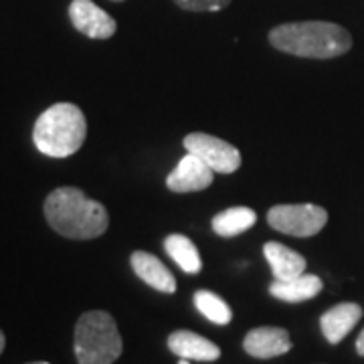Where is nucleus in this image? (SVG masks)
I'll list each match as a JSON object with an SVG mask.
<instances>
[{
  "label": "nucleus",
  "instance_id": "nucleus-1",
  "mask_svg": "<svg viewBox=\"0 0 364 364\" xmlns=\"http://www.w3.org/2000/svg\"><path fill=\"white\" fill-rule=\"evenodd\" d=\"M45 219L53 227V231L77 241L102 237L109 225L104 205L90 198L75 186L55 188L47 196Z\"/></svg>",
  "mask_w": 364,
  "mask_h": 364
},
{
  "label": "nucleus",
  "instance_id": "nucleus-2",
  "mask_svg": "<svg viewBox=\"0 0 364 364\" xmlns=\"http://www.w3.org/2000/svg\"><path fill=\"white\" fill-rule=\"evenodd\" d=\"M269 43L277 51L306 59H334L350 51L352 37L346 28L326 21L286 23L269 33Z\"/></svg>",
  "mask_w": 364,
  "mask_h": 364
},
{
  "label": "nucleus",
  "instance_id": "nucleus-3",
  "mask_svg": "<svg viewBox=\"0 0 364 364\" xmlns=\"http://www.w3.org/2000/svg\"><path fill=\"white\" fill-rule=\"evenodd\" d=\"M87 122L75 104L51 105L45 109L33 128V142L41 154L51 158L73 156L85 142Z\"/></svg>",
  "mask_w": 364,
  "mask_h": 364
},
{
  "label": "nucleus",
  "instance_id": "nucleus-4",
  "mask_svg": "<svg viewBox=\"0 0 364 364\" xmlns=\"http://www.w3.org/2000/svg\"><path fill=\"white\" fill-rule=\"evenodd\" d=\"M73 348L79 364H114L124 350L116 320L104 310L85 312L75 326Z\"/></svg>",
  "mask_w": 364,
  "mask_h": 364
},
{
  "label": "nucleus",
  "instance_id": "nucleus-5",
  "mask_svg": "<svg viewBox=\"0 0 364 364\" xmlns=\"http://www.w3.org/2000/svg\"><path fill=\"white\" fill-rule=\"evenodd\" d=\"M269 227L291 237L318 235L328 223L326 208L318 205H277L267 213Z\"/></svg>",
  "mask_w": 364,
  "mask_h": 364
},
{
  "label": "nucleus",
  "instance_id": "nucleus-6",
  "mask_svg": "<svg viewBox=\"0 0 364 364\" xmlns=\"http://www.w3.org/2000/svg\"><path fill=\"white\" fill-rule=\"evenodd\" d=\"M184 148L191 154L200 158L215 172H221V174H231L241 166V152L233 144L215 138L210 134H203V132L188 134L184 138Z\"/></svg>",
  "mask_w": 364,
  "mask_h": 364
},
{
  "label": "nucleus",
  "instance_id": "nucleus-7",
  "mask_svg": "<svg viewBox=\"0 0 364 364\" xmlns=\"http://www.w3.org/2000/svg\"><path fill=\"white\" fill-rule=\"evenodd\" d=\"M69 18L79 33L90 39H109L117 31L114 16L100 9L93 0H73L69 4Z\"/></svg>",
  "mask_w": 364,
  "mask_h": 364
},
{
  "label": "nucleus",
  "instance_id": "nucleus-8",
  "mask_svg": "<svg viewBox=\"0 0 364 364\" xmlns=\"http://www.w3.org/2000/svg\"><path fill=\"white\" fill-rule=\"evenodd\" d=\"M213 174H215V170L207 166L200 158L188 152L186 156L181 158V162L168 174L166 186L172 193L205 191L213 184Z\"/></svg>",
  "mask_w": 364,
  "mask_h": 364
},
{
  "label": "nucleus",
  "instance_id": "nucleus-9",
  "mask_svg": "<svg viewBox=\"0 0 364 364\" xmlns=\"http://www.w3.org/2000/svg\"><path fill=\"white\" fill-rule=\"evenodd\" d=\"M243 348L253 358H275L291 350V338L284 328L275 326H261L249 330L243 340Z\"/></svg>",
  "mask_w": 364,
  "mask_h": 364
},
{
  "label": "nucleus",
  "instance_id": "nucleus-10",
  "mask_svg": "<svg viewBox=\"0 0 364 364\" xmlns=\"http://www.w3.org/2000/svg\"><path fill=\"white\" fill-rule=\"evenodd\" d=\"M360 318H363V308L354 301H344L322 314L320 328L330 344H340L350 334L352 328L360 322Z\"/></svg>",
  "mask_w": 364,
  "mask_h": 364
},
{
  "label": "nucleus",
  "instance_id": "nucleus-11",
  "mask_svg": "<svg viewBox=\"0 0 364 364\" xmlns=\"http://www.w3.org/2000/svg\"><path fill=\"white\" fill-rule=\"evenodd\" d=\"M168 348L181 358L213 363L221 356V348L205 336L191 332V330H176L168 336Z\"/></svg>",
  "mask_w": 364,
  "mask_h": 364
},
{
  "label": "nucleus",
  "instance_id": "nucleus-12",
  "mask_svg": "<svg viewBox=\"0 0 364 364\" xmlns=\"http://www.w3.org/2000/svg\"><path fill=\"white\" fill-rule=\"evenodd\" d=\"M132 269L142 279L144 284L154 287L162 294H174L176 291V279L170 273V269L158 259L156 255L148 251H136L132 253Z\"/></svg>",
  "mask_w": 364,
  "mask_h": 364
},
{
  "label": "nucleus",
  "instance_id": "nucleus-13",
  "mask_svg": "<svg viewBox=\"0 0 364 364\" xmlns=\"http://www.w3.org/2000/svg\"><path fill=\"white\" fill-rule=\"evenodd\" d=\"M263 255H265V259L272 267L273 277L279 279V282H287V279H294L301 273H306L304 255H299L298 251L286 247L282 243H275V241L265 243Z\"/></svg>",
  "mask_w": 364,
  "mask_h": 364
},
{
  "label": "nucleus",
  "instance_id": "nucleus-14",
  "mask_svg": "<svg viewBox=\"0 0 364 364\" xmlns=\"http://www.w3.org/2000/svg\"><path fill=\"white\" fill-rule=\"evenodd\" d=\"M322 287H324V284H322V279L318 275L301 273V275L294 277V279H287V282L275 279L269 286V294H272L273 298L282 299V301L299 304V301L316 298L322 291Z\"/></svg>",
  "mask_w": 364,
  "mask_h": 364
},
{
  "label": "nucleus",
  "instance_id": "nucleus-15",
  "mask_svg": "<svg viewBox=\"0 0 364 364\" xmlns=\"http://www.w3.org/2000/svg\"><path fill=\"white\" fill-rule=\"evenodd\" d=\"M257 223V215L253 208L233 207L219 213L213 219V231L221 237H235L249 231Z\"/></svg>",
  "mask_w": 364,
  "mask_h": 364
},
{
  "label": "nucleus",
  "instance_id": "nucleus-16",
  "mask_svg": "<svg viewBox=\"0 0 364 364\" xmlns=\"http://www.w3.org/2000/svg\"><path fill=\"white\" fill-rule=\"evenodd\" d=\"M164 249L174 259V263H178L182 272L198 273L203 269V261H200V255H198V249L195 247V243L188 237L168 235L166 241H164Z\"/></svg>",
  "mask_w": 364,
  "mask_h": 364
},
{
  "label": "nucleus",
  "instance_id": "nucleus-17",
  "mask_svg": "<svg viewBox=\"0 0 364 364\" xmlns=\"http://www.w3.org/2000/svg\"><path fill=\"white\" fill-rule=\"evenodd\" d=\"M195 306L198 312L203 314L207 320L213 324L227 326L233 320V312L229 308V304L221 299L217 294L207 291V289H198L195 294Z\"/></svg>",
  "mask_w": 364,
  "mask_h": 364
},
{
  "label": "nucleus",
  "instance_id": "nucleus-18",
  "mask_svg": "<svg viewBox=\"0 0 364 364\" xmlns=\"http://www.w3.org/2000/svg\"><path fill=\"white\" fill-rule=\"evenodd\" d=\"M184 11H193V13H217L223 11L225 6H229L231 0H174Z\"/></svg>",
  "mask_w": 364,
  "mask_h": 364
},
{
  "label": "nucleus",
  "instance_id": "nucleus-19",
  "mask_svg": "<svg viewBox=\"0 0 364 364\" xmlns=\"http://www.w3.org/2000/svg\"><path fill=\"white\" fill-rule=\"evenodd\" d=\"M356 352L360 354V356H364V330L360 332V336H358V340H356Z\"/></svg>",
  "mask_w": 364,
  "mask_h": 364
},
{
  "label": "nucleus",
  "instance_id": "nucleus-20",
  "mask_svg": "<svg viewBox=\"0 0 364 364\" xmlns=\"http://www.w3.org/2000/svg\"><path fill=\"white\" fill-rule=\"evenodd\" d=\"M4 346H6V338H4V332L0 330V354L4 350Z\"/></svg>",
  "mask_w": 364,
  "mask_h": 364
},
{
  "label": "nucleus",
  "instance_id": "nucleus-21",
  "mask_svg": "<svg viewBox=\"0 0 364 364\" xmlns=\"http://www.w3.org/2000/svg\"><path fill=\"white\" fill-rule=\"evenodd\" d=\"M178 364H188V358H181V360H178Z\"/></svg>",
  "mask_w": 364,
  "mask_h": 364
},
{
  "label": "nucleus",
  "instance_id": "nucleus-22",
  "mask_svg": "<svg viewBox=\"0 0 364 364\" xmlns=\"http://www.w3.org/2000/svg\"><path fill=\"white\" fill-rule=\"evenodd\" d=\"M28 364H49V363H28Z\"/></svg>",
  "mask_w": 364,
  "mask_h": 364
},
{
  "label": "nucleus",
  "instance_id": "nucleus-23",
  "mask_svg": "<svg viewBox=\"0 0 364 364\" xmlns=\"http://www.w3.org/2000/svg\"><path fill=\"white\" fill-rule=\"evenodd\" d=\"M114 2H124V0H114Z\"/></svg>",
  "mask_w": 364,
  "mask_h": 364
}]
</instances>
